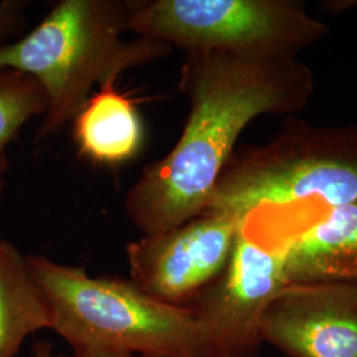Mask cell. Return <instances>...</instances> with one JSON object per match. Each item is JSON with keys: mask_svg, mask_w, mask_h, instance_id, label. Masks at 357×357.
Returning <instances> with one entry per match:
<instances>
[{"mask_svg": "<svg viewBox=\"0 0 357 357\" xmlns=\"http://www.w3.org/2000/svg\"><path fill=\"white\" fill-rule=\"evenodd\" d=\"M178 89L190 102L181 135L165 158L143 169L125 199L128 220L143 236L202 215L245 128L261 115L303 110L315 78L296 57L187 53Z\"/></svg>", "mask_w": 357, "mask_h": 357, "instance_id": "1", "label": "cell"}, {"mask_svg": "<svg viewBox=\"0 0 357 357\" xmlns=\"http://www.w3.org/2000/svg\"><path fill=\"white\" fill-rule=\"evenodd\" d=\"M128 17L130 0H61L26 35L0 47V69L32 77L47 96L36 143L73 122L94 86L171 53L159 40L122 38Z\"/></svg>", "mask_w": 357, "mask_h": 357, "instance_id": "2", "label": "cell"}, {"mask_svg": "<svg viewBox=\"0 0 357 357\" xmlns=\"http://www.w3.org/2000/svg\"><path fill=\"white\" fill-rule=\"evenodd\" d=\"M52 311V330L73 354L105 351L155 357H212L202 324L188 307L165 303L134 282L89 277L43 255H26Z\"/></svg>", "mask_w": 357, "mask_h": 357, "instance_id": "3", "label": "cell"}, {"mask_svg": "<svg viewBox=\"0 0 357 357\" xmlns=\"http://www.w3.org/2000/svg\"><path fill=\"white\" fill-rule=\"evenodd\" d=\"M357 200V125L315 126L289 116L274 138L236 153L205 211L238 222L315 205L317 212Z\"/></svg>", "mask_w": 357, "mask_h": 357, "instance_id": "4", "label": "cell"}, {"mask_svg": "<svg viewBox=\"0 0 357 357\" xmlns=\"http://www.w3.org/2000/svg\"><path fill=\"white\" fill-rule=\"evenodd\" d=\"M128 32L187 53L296 57L330 33L295 0H130Z\"/></svg>", "mask_w": 357, "mask_h": 357, "instance_id": "5", "label": "cell"}, {"mask_svg": "<svg viewBox=\"0 0 357 357\" xmlns=\"http://www.w3.org/2000/svg\"><path fill=\"white\" fill-rule=\"evenodd\" d=\"M287 284L275 225L261 215L245 217L227 268L187 306L204 330L212 357H259L261 320Z\"/></svg>", "mask_w": 357, "mask_h": 357, "instance_id": "6", "label": "cell"}, {"mask_svg": "<svg viewBox=\"0 0 357 357\" xmlns=\"http://www.w3.org/2000/svg\"><path fill=\"white\" fill-rule=\"evenodd\" d=\"M237 229L236 218L204 211L178 228L131 241V281L165 303L187 307L227 268Z\"/></svg>", "mask_w": 357, "mask_h": 357, "instance_id": "7", "label": "cell"}, {"mask_svg": "<svg viewBox=\"0 0 357 357\" xmlns=\"http://www.w3.org/2000/svg\"><path fill=\"white\" fill-rule=\"evenodd\" d=\"M262 342L290 357H357L356 283H290L261 320Z\"/></svg>", "mask_w": 357, "mask_h": 357, "instance_id": "8", "label": "cell"}, {"mask_svg": "<svg viewBox=\"0 0 357 357\" xmlns=\"http://www.w3.org/2000/svg\"><path fill=\"white\" fill-rule=\"evenodd\" d=\"M277 230L289 283L357 284V200Z\"/></svg>", "mask_w": 357, "mask_h": 357, "instance_id": "9", "label": "cell"}, {"mask_svg": "<svg viewBox=\"0 0 357 357\" xmlns=\"http://www.w3.org/2000/svg\"><path fill=\"white\" fill-rule=\"evenodd\" d=\"M146 130L135 102L106 82L93 93L73 119L78 151L98 166H122L144 146Z\"/></svg>", "mask_w": 357, "mask_h": 357, "instance_id": "10", "label": "cell"}, {"mask_svg": "<svg viewBox=\"0 0 357 357\" xmlns=\"http://www.w3.org/2000/svg\"><path fill=\"white\" fill-rule=\"evenodd\" d=\"M51 327V307L26 255L0 238V357H16L26 337Z\"/></svg>", "mask_w": 357, "mask_h": 357, "instance_id": "11", "label": "cell"}, {"mask_svg": "<svg viewBox=\"0 0 357 357\" xmlns=\"http://www.w3.org/2000/svg\"><path fill=\"white\" fill-rule=\"evenodd\" d=\"M48 100L32 77L13 69H0V174L6 175L8 147L20 130L36 116H44Z\"/></svg>", "mask_w": 357, "mask_h": 357, "instance_id": "12", "label": "cell"}, {"mask_svg": "<svg viewBox=\"0 0 357 357\" xmlns=\"http://www.w3.org/2000/svg\"><path fill=\"white\" fill-rule=\"evenodd\" d=\"M28 3L23 0L0 1V47L22 36L28 22Z\"/></svg>", "mask_w": 357, "mask_h": 357, "instance_id": "13", "label": "cell"}, {"mask_svg": "<svg viewBox=\"0 0 357 357\" xmlns=\"http://www.w3.org/2000/svg\"><path fill=\"white\" fill-rule=\"evenodd\" d=\"M32 349H33L32 357H72L54 354L51 343H48L45 340H35Z\"/></svg>", "mask_w": 357, "mask_h": 357, "instance_id": "14", "label": "cell"}, {"mask_svg": "<svg viewBox=\"0 0 357 357\" xmlns=\"http://www.w3.org/2000/svg\"><path fill=\"white\" fill-rule=\"evenodd\" d=\"M72 357H155L138 355V354H128V352H105V351H91L82 354H73Z\"/></svg>", "mask_w": 357, "mask_h": 357, "instance_id": "15", "label": "cell"}, {"mask_svg": "<svg viewBox=\"0 0 357 357\" xmlns=\"http://www.w3.org/2000/svg\"><path fill=\"white\" fill-rule=\"evenodd\" d=\"M6 175H1L0 174V197L3 196V193H4V190H6Z\"/></svg>", "mask_w": 357, "mask_h": 357, "instance_id": "16", "label": "cell"}, {"mask_svg": "<svg viewBox=\"0 0 357 357\" xmlns=\"http://www.w3.org/2000/svg\"><path fill=\"white\" fill-rule=\"evenodd\" d=\"M348 3H349V4H355L357 7V1H348Z\"/></svg>", "mask_w": 357, "mask_h": 357, "instance_id": "17", "label": "cell"}]
</instances>
